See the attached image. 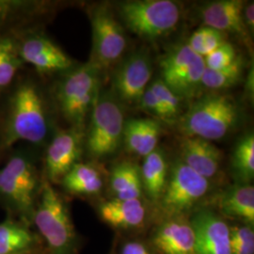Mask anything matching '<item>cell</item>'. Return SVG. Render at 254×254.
<instances>
[{"label":"cell","instance_id":"cell-14","mask_svg":"<svg viewBox=\"0 0 254 254\" xmlns=\"http://www.w3.org/2000/svg\"><path fill=\"white\" fill-rule=\"evenodd\" d=\"M153 242L160 254H197L190 221L181 217L163 222L155 231Z\"/></svg>","mask_w":254,"mask_h":254},{"label":"cell","instance_id":"cell-12","mask_svg":"<svg viewBox=\"0 0 254 254\" xmlns=\"http://www.w3.org/2000/svg\"><path fill=\"white\" fill-rule=\"evenodd\" d=\"M152 77L149 56L136 52L120 64L113 75V88L120 100L127 104H138Z\"/></svg>","mask_w":254,"mask_h":254},{"label":"cell","instance_id":"cell-6","mask_svg":"<svg viewBox=\"0 0 254 254\" xmlns=\"http://www.w3.org/2000/svg\"><path fill=\"white\" fill-rule=\"evenodd\" d=\"M86 148L94 158H105L116 153L122 143L125 118L118 102L105 93L99 94L91 109Z\"/></svg>","mask_w":254,"mask_h":254},{"label":"cell","instance_id":"cell-29","mask_svg":"<svg viewBox=\"0 0 254 254\" xmlns=\"http://www.w3.org/2000/svg\"><path fill=\"white\" fill-rule=\"evenodd\" d=\"M232 254H254V232L249 226L230 228Z\"/></svg>","mask_w":254,"mask_h":254},{"label":"cell","instance_id":"cell-11","mask_svg":"<svg viewBox=\"0 0 254 254\" xmlns=\"http://www.w3.org/2000/svg\"><path fill=\"white\" fill-rule=\"evenodd\" d=\"M82 129L71 127L59 131L51 139L46 153V172L49 182H60L69 173L82 154Z\"/></svg>","mask_w":254,"mask_h":254},{"label":"cell","instance_id":"cell-28","mask_svg":"<svg viewBox=\"0 0 254 254\" xmlns=\"http://www.w3.org/2000/svg\"><path fill=\"white\" fill-rule=\"evenodd\" d=\"M227 42L226 35L214 28L200 27L196 30L190 39L188 46L202 58H205L218 47Z\"/></svg>","mask_w":254,"mask_h":254},{"label":"cell","instance_id":"cell-37","mask_svg":"<svg viewBox=\"0 0 254 254\" xmlns=\"http://www.w3.org/2000/svg\"><path fill=\"white\" fill-rule=\"evenodd\" d=\"M121 254H153L146 246L141 244L140 242L136 241H130L125 244Z\"/></svg>","mask_w":254,"mask_h":254},{"label":"cell","instance_id":"cell-10","mask_svg":"<svg viewBox=\"0 0 254 254\" xmlns=\"http://www.w3.org/2000/svg\"><path fill=\"white\" fill-rule=\"evenodd\" d=\"M18 53L24 64H30L39 73L65 71L73 66V61L46 35L28 32L16 40Z\"/></svg>","mask_w":254,"mask_h":254},{"label":"cell","instance_id":"cell-9","mask_svg":"<svg viewBox=\"0 0 254 254\" xmlns=\"http://www.w3.org/2000/svg\"><path fill=\"white\" fill-rule=\"evenodd\" d=\"M92 54L91 64L99 68H108L116 63L125 52L127 39L121 24L106 5L91 10Z\"/></svg>","mask_w":254,"mask_h":254},{"label":"cell","instance_id":"cell-27","mask_svg":"<svg viewBox=\"0 0 254 254\" xmlns=\"http://www.w3.org/2000/svg\"><path fill=\"white\" fill-rule=\"evenodd\" d=\"M233 165L237 174L246 182L254 176V136L248 134L239 140L233 154Z\"/></svg>","mask_w":254,"mask_h":254},{"label":"cell","instance_id":"cell-8","mask_svg":"<svg viewBox=\"0 0 254 254\" xmlns=\"http://www.w3.org/2000/svg\"><path fill=\"white\" fill-rule=\"evenodd\" d=\"M209 181L194 172L183 161L172 169L170 178L160 199L164 211L174 217L189 211L208 192Z\"/></svg>","mask_w":254,"mask_h":254},{"label":"cell","instance_id":"cell-18","mask_svg":"<svg viewBox=\"0 0 254 254\" xmlns=\"http://www.w3.org/2000/svg\"><path fill=\"white\" fill-rule=\"evenodd\" d=\"M140 172L142 189L154 200L161 199L168 182V166L163 153L154 151L144 158Z\"/></svg>","mask_w":254,"mask_h":254},{"label":"cell","instance_id":"cell-4","mask_svg":"<svg viewBox=\"0 0 254 254\" xmlns=\"http://www.w3.org/2000/svg\"><path fill=\"white\" fill-rule=\"evenodd\" d=\"M99 71L100 68L90 62L66 74L57 87L58 106L72 127L82 129L95 105L100 94Z\"/></svg>","mask_w":254,"mask_h":254},{"label":"cell","instance_id":"cell-21","mask_svg":"<svg viewBox=\"0 0 254 254\" xmlns=\"http://www.w3.org/2000/svg\"><path fill=\"white\" fill-rule=\"evenodd\" d=\"M110 187L117 197L116 199H139L142 193L139 170L132 164H120L111 173Z\"/></svg>","mask_w":254,"mask_h":254},{"label":"cell","instance_id":"cell-20","mask_svg":"<svg viewBox=\"0 0 254 254\" xmlns=\"http://www.w3.org/2000/svg\"><path fill=\"white\" fill-rule=\"evenodd\" d=\"M0 200L18 212L25 219L33 218L35 197L25 190L2 169L0 170Z\"/></svg>","mask_w":254,"mask_h":254},{"label":"cell","instance_id":"cell-32","mask_svg":"<svg viewBox=\"0 0 254 254\" xmlns=\"http://www.w3.org/2000/svg\"><path fill=\"white\" fill-rule=\"evenodd\" d=\"M143 121L144 119H134L125 122L123 139L127 149L135 154H138L141 146L143 134Z\"/></svg>","mask_w":254,"mask_h":254},{"label":"cell","instance_id":"cell-17","mask_svg":"<svg viewBox=\"0 0 254 254\" xmlns=\"http://www.w3.org/2000/svg\"><path fill=\"white\" fill-rule=\"evenodd\" d=\"M102 219L109 225L122 229L141 226L146 217V209L139 199L109 200L99 207Z\"/></svg>","mask_w":254,"mask_h":254},{"label":"cell","instance_id":"cell-38","mask_svg":"<svg viewBox=\"0 0 254 254\" xmlns=\"http://www.w3.org/2000/svg\"><path fill=\"white\" fill-rule=\"evenodd\" d=\"M243 20L244 24L247 25L252 30L254 27V2L249 3L243 9Z\"/></svg>","mask_w":254,"mask_h":254},{"label":"cell","instance_id":"cell-7","mask_svg":"<svg viewBox=\"0 0 254 254\" xmlns=\"http://www.w3.org/2000/svg\"><path fill=\"white\" fill-rule=\"evenodd\" d=\"M162 81L180 98H190L201 86L204 60L188 45L179 46L161 62Z\"/></svg>","mask_w":254,"mask_h":254},{"label":"cell","instance_id":"cell-35","mask_svg":"<svg viewBox=\"0 0 254 254\" xmlns=\"http://www.w3.org/2000/svg\"><path fill=\"white\" fill-rule=\"evenodd\" d=\"M138 104L142 109L151 114H154V116L169 121L167 111L164 109L163 105L150 88H147Z\"/></svg>","mask_w":254,"mask_h":254},{"label":"cell","instance_id":"cell-33","mask_svg":"<svg viewBox=\"0 0 254 254\" xmlns=\"http://www.w3.org/2000/svg\"><path fill=\"white\" fill-rule=\"evenodd\" d=\"M160 131V127L157 122L150 119H144L142 140L138 153L139 155L145 157L148 154L155 151L159 140Z\"/></svg>","mask_w":254,"mask_h":254},{"label":"cell","instance_id":"cell-16","mask_svg":"<svg viewBox=\"0 0 254 254\" xmlns=\"http://www.w3.org/2000/svg\"><path fill=\"white\" fill-rule=\"evenodd\" d=\"M244 2L240 0H220L205 5L201 9V19L205 27L220 32H245L243 20Z\"/></svg>","mask_w":254,"mask_h":254},{"label":"cell","instance_id":"cell-1","mask_svg":"<svg viewBox=\"0 0 254 254\" xmlns=\"http://www.w3.org/2000/svg\"><path fill=\"white\" fill-rule=\"evenodd\" d=\"M50 132L46 100L34 82H20L9 96L0 132L1 149L20 141L40 145Z\"/></svg>","mask_w":254,"mask_h":254},{"label":"cell","instance_id":"cell-19","mask_svg":"<svg viewBox=\"0 0 254 254\" xmlns=\"http://www.w3.org/2000/svg\"><path fill=\"white\" fill-rule=\"evenodd\" d=\"M62 183L67 190L77 195L97 194L104 185L102 175L94 166L79 162L64 176Z\"/></svg>","mask_w":254,"mask_h":254},{"label":"cell","instance_id":"cell-24","mask_svg":"<svg viewBox=\"0 0 254 254\" xmlns=\"http://www.w3.org/2000/svg\"><path fill=\"white\" fill-rule=\"evenodd\" d=\"M23 65L16 39L0 36V91L7 89L13 82Z\"/></svg>","mask_w":254,"mask_h":254},{"label":"cell","instance_id":"cell-40","mask_svg":"<svg viewBox=\"0 0 254 254\" xmlns=\"http://www.w3.org/2000/svg\"><path fill=\"white\" fill-rule=\"evenodd\" d=\"M0 150H1V146H0Z\"/></svg>","mask_w":254,"mask_h":254},{"label":"cell","instance_id":"cell-39","mask_svg":"<svg viewBox=\"0 0 254 254\" xmlns=\"http://www.w3.org/2000/svg\"><path fill=\"white\" fill-rule=\"evenodd\" d=\"M36 254V253H34V252H33V251H32V252H29V253H27V254Z\"/></svg>","mask_w":254,"mask_h":254},{"label":"cell","instance_id":"cell-30","mask_svg":"<svg viewBox=\"0 0 254 254\" xmlns=\"http://www.w3.org/2000/svg\"><path fill=\"white\" fill-rule=\"evenodd\" d=\"M166 109L169 121L176 118L180 113V98L163 81L158 79L149 87Z\"/></svg>","mask_w":254,"mask_h":254},{"label":"cell","instance_id":"cell-23","mask_svg":"<svg viewBox=\"0 0 254 254\" xmlns=\"http://www.w3.org/2000/svg\"><path fill=\"white\" fill-rule=\"evenodd\" d=\"M2 170L23 187L25 190L36 197L39 179L35 164L30 154L25 151L14 152Z\"/></svg>","mask_w":254,"mask_h":254},{"label":"cell","instance_id":"cell-25","mask_svg":"<svg viewBox=\"0 0 254 254\" xmlns=\"http://www.w3.org/2000/svg\"><path fill=\"white\" fill-rule=\"evenodd\" d=\"M41 6L36 1L0 0V31L36 15Z\"/></svg>","mask_w":254,"mask_h":254},{"label":"cell","instance_id":"cell-31","mask_svg":"<svg viewBox=\"0 0 254 254\" xmlns=\"http://www.w3.org/2000/svg\"><path fill=\"white\" fill-rule=\"evenodd\" d=\"M237 59L235 47L226 42L208 56L203 58L205 68L217 70L227 67Z\"/></svg>","mask_w":254,"mask_h":254},{"label":"cell","instance_id":"cell-2","mask_svg":"<svg viewBox=\"0 0 254 254\" xmlns=\"http://www.w3.org/2000/svg\"><path fill=\"white\" fill-rule=\"evenodd\" d=\"M32 219L46 239L50 254H75L77 236L69 210L48 180L42 183Z\"/></svg>","mask_w":254,"mask_h":254},{"label":"cell","instance_id":"cell-36","mask_svg":"<svg viewBox=\"0 0 254 254\" xmlns=\"http://www.w3.org/2000/svg\"><path fill=\"white\" fill-rule=\"evenodd\" d=\"M36 239L0 242V254H24L32 252Z\"/></svg>","mask_w":254,"mask_h":254},{"label":"cell","instance_id":"cell-26","mask_svg":"<svg viewBox=\"0 0 254 254\" xmlns=\"http://www.w3.org/2000/svg\"><path fill=\"white\" fill-rule=\"evenodd\" d=\"M243 73V64L239 58L227 67L212 70L205 68L201 77V86L209 90L219 91L228 89L240 80Z\"/></svg>","mask_w":254,"mask_h":254},{"label":"cell","instance_id":"cell-22","mask_svg":"<svg viewBox=\"0 0 254 254\" xmlns=\"http://www.w3.org/2000/svg\"><path fill=\"white\" fill-rule=\"evenodd\" d=\"M221 208L228 216L240 218L254 225V187L251 185H242L230 190L222 199Z\"/></svg>","mask_w":254,"mask_h":254},{"label":"cell","instance_id":"cell-34","mask_svg":"<svg viewBox=\"0 0 254 254\" xmlns=\"http://www.w3.org/2000/svg\"><path fill=\"white\" fill-rule=\"evenodd\" d=\"M30 239H36V237L26 226L10 220L0 223V242Z\"/></svg>","mask_w":254,"mask_h":254},{"label":"cell","instance_id":"cell-15","mask_svg":"<svg viewBox=\"0 0 254 254\" xmlns=\"http://www.w3.org/2000/svg\"><path fill=\"white\" fill-rule=\"evenodd\" d=\"M180 147L182 161L200 176L208 180L218 173L221 152L211 141L197 136H186Z\"/></svg>","mask_w":254,"mask_h":254},{"label":"cell","instance_id":"cell-5","mask_svg":"<svg viewBox=\"0 0 254 254\" xmlns=\"http://www.w3.org/2000/svg\"><path fill=\"white\" fill-rule=\"evenodd\" d=\"M125 25L137 36L154 40L169 34L180 20L178 5L171 0H135L119 6Z\"/></svg>","mask_w":254,"mask_h":254},{"label":"cell","instance_id":"cell-3","mask_svg":"<svg viewBox=\"0 0 254 254\" xmlns=\"http://www.w3.org/2000/svg\"><path fill=\"white\" fill-rule=\"evenodd\" d=\"M240 111L236 101L227 95H209L195 102L180 120L186 136L206 140L220 139L237 126Z\"/></svg>","mask_w":254,"mask_h":254},{"label":"cell","instance_id":"cell-13","mask_svg":"<svg viewBox=\"0 0 254 254\" xmlns=\"http://www.w3.org/2000/svg\"><path fill=\"white\" fill-rule=\"evenodd\" d=\"M197 254H232L230 228L215 213L200 211L190 220Z\"/></svg>","mask_w":254,"mask_h":254}]
</instances>
